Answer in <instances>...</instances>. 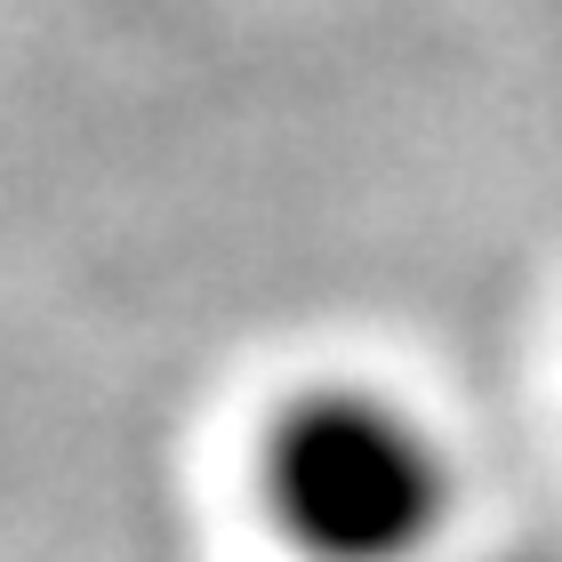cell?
<instances>
[{
	"label": "cell",
	"mask_w": 562,
	"mask_h": 562,
	"mask_svg": "<svg viewBox=\"0 0 562 562\" xmlns=\"http://www.w3.org/2000/svg\"><path fill=\"white\" fill-rule=\"evenodd\" d=\"M258 498L305 562H411L442 539L458 474L411 402L305 386L258 442Z\"/></svg>",
	"instance_id": "cell-1"
}]
</instances>
